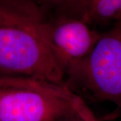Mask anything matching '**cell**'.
<instances>
[{"instance_id":"obj_9","label":"cell","mask_w":121,"mask_h":121,"mask_svg":"<svg viewBox=\"0 0 121 121\" xmlns=\"http://www.w3.org/2000/svg\"><path fill=\"white\" fill-rule=\"evenodd\" d=\"M56 121H82V120H81L80 117L78 116L77 112H75L73 115H71L69 117H65V118H61V119H59V120Z\"/></svg>"},{"instance_id":"obj_4","label":"cell","mask_w":121,"mask_h":121,"mask_svg":"<svg viewBox=\"0 0 121 121\" xmlns=\"http://www.w3.org/2000/svg\"><path fill=\"white\" fill-rule=\"evenodd\" d=\"M100 34L77 17H49L48 44L65 79L69 71L90 54Z\"/></svg>"},{"instance_id":"obj_2","label":"cell","mask_w":121,"mask_h":121,"mask_svg":"<svg viewBox=\"0 0 121 121\" xmlns=\"http://www.w3.org/2000/svg\"><path fill=\"white\" fill-rule=\"evenodd\" d=\"M65 87L83 100L114 104L99 121L121 118V22L101 32L90 54L65 76Z\"/></svg>"},{"instance_id":"obj_8","label":"cell","mask_w":121,"mask_h":121,"mask_svg":"<svg viewBox=\"0 0 121 121\" xmlns=\"http://www.w3.org/2000/svg\"><path fill=\"white\" fill-rule=\"evenodd\" d=\"M75 111L78 116L80 117L82 121H99V120L95 118L94 114L87 105L86 101L77 95H75Z\"/></svg>"},{"instance_id":"obj_6","label":"cell","mask_w":121,"mask_h":121,"mask_svg":"<svg viewBox=\"0 0 121 121\" xmlns=\"http://www.w3.org/2000/svg\"><path fill=\"white\" fill-rule=\"evenodd\" d=\"M49 17H77L85 22L84 0H35Z\"/></svg>"},{"instance_id":"obj_5","label":"cell","mask_w":121,"mask_h":121,"mask_svg":"<svg viewBox=\"0 0 121 121\" xmlns=\"http://www.w3.org/2000/svg\"><path fill=\"white\" fill-rule=\"evenodd\" d=\"M85 22L106 24L121 22V0H84Z\"/></svg>"},{"instance_id":"obj_1","label":"cell","mask_w":121,"mask_h":121,"mask_svg":"<svg viewBox=\"0 0 121 121\" xmlns=\"http://www.w3.org/2000/svg\"><path fill=\"white\" fill-rule=\"evenodd\" d=\"M48 20L35 0H0V77L65 87L47 39Z\"/></svg>"},{"instance_id":"obj_3","label":"cell","mask_w":121,"mask_h":121,"mask_svg":"<svg viewBox=\"0 0 121 121\" xmlns=\"http://www.w3.org/2000/svg\"><path fill=\"white\" fill-rule=\"evenodd\" d=\"M75 95L28 88L0 90V121H56L75 112Z\"/></svg>"},{"instance_id":"obj_7","label":"cell","mask_w":121,"mask_h":121,"mask_svg":"<svg viewBox=\"0 0 121 121\" xmlns=\"http://www.w3.org/2000/svg\"><path fill=\"white\" fill-rule=\"evenodd\" d=\"M7 88H28L56 94H63L65 92L63 87L33 79L0 77V90Z\"/></svg>"}]
</instances>
